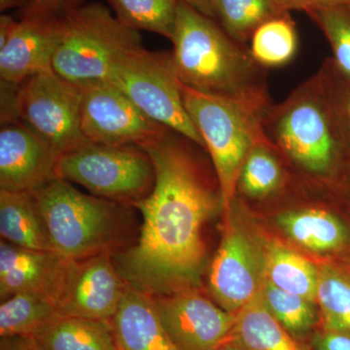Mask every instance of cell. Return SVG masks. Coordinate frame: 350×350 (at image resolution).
Segmentation results:
<instances>
[{"label":"cell","instance_id":"1","mask_svg":"<svg viewBox=\"0 0 350 350\" xmlns=\"http://www.w3.org/2000/svg\"><path fill=\"white\" fill-rule=\"evenodd\" d=\"M202 147L170 129L142 147L153 163L155 184L133 206L142 217L137 243L113 259L129 285L152 297L197 288L204 269L202 231L223 211V200L215 170L200 156Z\"/></svg>","mask_w":350,"mask_h":350},{"label":"cell","instance_id":"2","mask_svg":"<svg viewBox=\"0 0 350 350\" xmlns=\"http://www.w3.org/2000/svg\"><path fill=\"white\" fill-rule=\"evenodd\" d=\"M172 41V68L182 84L202 93L271 105L266 71L250 49L182 0Z\"/></svg>","mask_w":350,"mask_h":350},{"label":"cell","instance_id":"3","mask_svg":"<svg viewBox=\"0 0 350 350\" xmlns=\"http://www.w3.org/2000/svg\"><path fill=\"white\" fill-rule=\"evenodd\" d=\"M262 128L280 157L308 176H330L347 149L317 72L267 108Z\"/></svg>","mask_w":350,"mask_h":350},{"label":"cell","instance_id":"4","mask_svg":"<svg viewBox=\"0 0 350 350\" xmlns=\"http://www.w3.org/2000/svg\"><path fill=\"white\" fill-rule=\"evenodd\" d=\"M33 195L53 251L66 259L114 252L128 243L129 206L84 194L57 177Z\"/></svg>","mask_w":350,"mask_h":350},{"label":"cell","instance_id":"5","mask_svg":"<svg viewBox=\"0 0 350 350\" xmlns=\"http://www.w3.org/2000/svg\"><path fill=\"white\" fill-rule=\"evenodd\" d=\"M180 82V81H179ZM184 107L200 133L222 193L223 211L231 213L239 174L250 151L268 137L262 116L269 105L202 93L180 82Z\"/></svg>","mask_w":350,"mask_h":350},{"label":"cell","instance_id":"6","mask_svg":"<svg viewBox=\"0 0 350 350\" xmlns=\"http://www.w3.org/2000/svg\"><path fill=\"white\" fill-rule=\"evenodd\" d=\"M53 71L73 84L107 81L124 57L144 47L139 31L101 3L71 4L57 15Z\"/></svg>","mask_w":350,"mask_h":350},{"label":"cell","instance_id":"7","mask_svg":"<svg viewBox=\"0 0 350 350\" xmlns=\"http://www.w3.org/2000/svg\"><path fill=\"white\" fill-rule=\"evenodd\" d=\"M57 178L79 184L96 197L126 206L153 190L155 170L147 152L137 145L87 144L57 157Z\"/></svg>","mask_w":350,"mask_h":350},{"label":"cell","instance_id":"8","mask_svg":"<svg viewBox=\"0 0 350 350\" xmlns=\"http://www.w3.org/2000/svg\"><path fill=\"white\" fill-rule=\"evenodd\" d=\"M107 81L119 88L152 120L204 147V142L184 107L180 82L170 53L140 48L117 64Z\"/></svg>","mask_w":350,"mask_h":350},{"label":"cell","instance_id":"9","mask_svg":"<svg viewBox=\"0 0 350 350\" xmlns=\"http://www.w3.org/2000/svg\"><path fill=\"white\" fill-rule=\"evenodd\" d=\"M81 100L78 85L54 71L40 73L19 85L18 115L59 157L89 144L81 130Z\"/></svg>","mask_w":350,"mask_h":350},{"label":"cell","instance_id":"10","mask_svg":"<svg viewBox=\"0 0 350 350\" xmlns=\"http://www.w3.org/2000/svg\"><path fill=\"white\" fill-rule=\"evenodd\" d=\"M81 130L90 144L145 145L169 128L157 123L109 81L80 85Z\"/></svg>","mask_w":350,"mask_h":350},{"label":"cell","instance_id":"11","mask_svg":"<svg viewBox=\"0 0 350 350\" xmlns=\"http://www.w3.org/2000/svg\"><path fill=\"white\" fill-rule=\"evenodd\" d=\"M227 217L222 241L209 271L208 287L219 306L237 314L264 289L265 250Z\"/></svg>","mask_w":350,"mask_h":350},{"label":"cell","instance_id":"12","mask_svg":"<svg viewBox=\"0 0 350 350\" xmlns=\"http://www.w3.org/2000/svg\"><path fill=\"white\" fill-rule=\"evenodd\" d=\"M152 298L179 350H215L232 340L237 314L214 305L197 288Z\"/></svg>","mask_w":350,"mask_h":350},{"label":"cell","instance_id":"13","mask_svg":"<svg viewBox=\"0 0 350 350\" xmlns=\"http://www.w3.org/2000/svg\"><path fill=\"white\" fill-rule=\"evenodd\" d=\"M113 255L105 252L70 260L57 300L59 314L111 321L129 285L119 273Z\"/></svg>","mask_w":350,"mask_h":350},{"label":"cell","instance_id":"14","mask_svg":"<svg viewBox=\"0 0 350 350\" xmlns=\"http://www.w3.org/2000/svg\"><path fill=\"white\" fill-rule=\"evenodd\" d=\"M57 157L22 121L1 124L0 189L33 194L57 178Z\"/></svg>","mask_w":350,"mask_h":350},{"label":"cell","instance_id":"15","mask_svg":"<svg viewBox=\"0 0 350 350\" xmlns=\"http://www.w3.org/2000/svg\"><path fill=\"white\" fill-rule=\"evenodd\" d=\"M59 13L24 16L13 36L0 49V77L21 84L27 78L53 71V57L59 39Z\"/></svg>","mask_w":350,"mask_h":350},{"label":"cell","instance_id":"16","mask_svg":"<svg viewBox=\"0 0 350 350\" xmlns=\"http://www.w3.org/2000/svg\"><path fill=\"white\" fill-rule=\"evenodd\" d=\"M70 260L54 251L25 250L0 243V299L22 292L50 297L57 303Z\"/></svg>","mask_w":350,"mask_h":350},{"label":"cell","instance_id":"17","mask_svg":"<svg viewBox=\"0 0 350 350\" xmlns=\"http://www.w3.org/2000/svg\"><path fill=\"white\" fill-rule=\"evenodd\" d=\"M111 324L120 350H179L165 330L153 298L131 285Z\"/></svg>","mask_w":350,"mask_h":350},{"label":"cell","instance_id":"18","mask_svg":"<svg viewBox=\"0 0 350 350\" xmlns=\"http://www.w3.org/2000/svg\"><path fill=\"white\" fill-rule=\"evenodd\" d=\"M1 241L25 250L53 251L47 228L33 194L0 189Z\"/></svg>","mask_w":350,"mask_h":350},{"label":"cell","instance_id":"19","mask_svg":"<svg viewBox=\"0 0 350 350\" xmlns=\"http://www.w3.org/2000/svg\"><path fill=\"white\" fill-rule=\"evenodd\" d=\"M29 337L42 350H120L111 321L59 314Z\"/></svg>","mask_w":350,"mask_h":350},{"label":"cell","instance_id":"20","mask_svg":"<svg viewBox=\"0 0 350 350\" xmlns=\"http://www.w3.org/2000/svg\"><path fill=\"white\" fill-rule=\"evenodd\" d=\"M232 340L243 350H312L271 314L262 292L237 313Z\"/></svg>","mask_w":350,"mask_h":350},{"label":"cell","instance_id":"21","mask_svg":"<svg viewBox=\"0 0 350 350\" xmlns=\"http://www.w3.org/2000/svg\"><path fill=\"white\" fill-rule=\"evenodd\" d=\"M280 224L297 243L317 252L340 248L347 230L335 215L320 208H306L280 216Z\"/></svg>","mask_w":350,"mask_h":350},{"label":"cell","instance_id":"22","mask_svg":"<svg viewBox=\"0 0 350 350\" xmlns=\"http://www.w3.org/2000/svg\"><path fill=\"white\" fill-rule=\"evenodd\" d=\"M266 282L288 293L317 301L319 273L308 260L280 243L265 248Z\"/></svg>","mask_w":350,"mask_h":350},{"label":"cell","instance_id":"23","mask_svg":"<svg viewBox=\"0 0 350 350\" xmlns=\"http://www.w3.org/2000/svg\"><path fill=\"white\" fill-rule=\"evenodd\" d=\"M213 8L226 33L244 46L267 21L290 12L282 0H213Z\"/></svg>","mask_w":350,"mask_h":350},{"label":"cell","instance_id":"24","mask_svg":"<svg viewBox=\"0 0 350 350\" xmlns=\"http://www.w3.org/2000/svg\"><path fill=\"white\" fill-rule=\"evenodd\" d=\"M59 314L56 301L45 295H12L0 305V337H29Z\"/></svg>","mask_w":350,"mask_h":350},{"label":"cell","instance_id":"25","mask_svg":"<svg viewBox=\"0 0 350 350\" xmlns=\"http://www.w3.org/2000/svg\"><path fill=\"white\" fill-rule=\"evenodd\" d=\"M250 42L251 57L265 69L291 63L298 51L299 38L290 12L267 21L258 27Z\"/></svg>","mask_w":350,"mask_h":350},{"label":"cell","instance_id":"26","mask_svg":"<svg viewBox=\"0 0 350 350\" xmlns=\"http://www.w3.org/2000/svg\"><path fill=\"white\" fill-rule=\"evenodd\" d=\"M280 157L269 139L258 144L241 167L237 193L262 199L280 190L285 179Z\"/></svg>","mask_w":350,"mask_h":350},{"label":"cell","instance_id":"27","mask_svg":"<svg viewBox=\"0 0 350 350\" xmlns=\"http://www.w3.org/2000/svg\"><path fill=\"white\" fill-rule=\"evenodd\" d=\"M116 17L135 31L155 32L172 40L179 0H108Z\"/></svg>","mask_w":350,"mask_h":350},{"label":"cell","instance_id":"28","mask_svg":"<svg viewBox=\"0 0 350 350\" xmlns=\"http://www.w3.org/2000/svg\"><path fill=\"white\" fill-rule=\"evenodd\" d=\"M306 13L319 25L330 43L332 64L350 81V6L317 7Z\"/></svg>","mask_w":350,"mask_h":350},{"label":"cell","instance_id":"29","mask_svg":"<svg viewBox=\"0 0 350 350\" xmlns=\"http://www.w3.org/2000/svg\"><path fill=\"white\" fill-rule=\"evenodd\" d=\"M317 301L323 327L350 334V280L333 269L319 273Z\"/></svg>","mask_w":350,"mask_h":350},{"label":"cell","instance_id":"30","mask_svg":"<svg viewBox=\"0 0 350 350\" xmlns=\"http://www.w3.org/2000/svg\"><path fill=\"white\" fill-rule=\"evenodd\" d=\"M262 298L271 314L293 335L306 333L317 322L312 301L266 282Z\"/></svg>","mask_w":350,"mask_h":350},{"label":"cell","instance_id":"31","mask_svg":"<svg viewBox=\"0 0 350 350\" xmlns=\"http://www.w3.org/2000/svg\"><path fill=\"white\" fill-rule=\"evenodd\" d=\"M317 75L323 85L345 147L350 149V81L338 72L331 59L324 61Z\"/></svg>","mask_w":350,"mask_h":350},{"label":"cell","instance_id":"32","mask_svg":"<svg viewBox=\"0 0 350 350\" xmlns=\"http://www.w3.org/2000/svg\"><path fill=\"white\" fill-rule=\"evenodd\" d=\"M315 350H350V334L323 327L313 340Z\"/></svg>","mask_w":350,"mask_h":350},{"label":"cell","instance_id":"33","mask_svg":"<svg viewBox=\"0 0 350 350\" xmlns=\"http://www.w3.org/2000/svg\"><path fill=\"white\" fill-rule=\"evenodd\" d=\"M73 4L70 0H33L25 7L24 16H50L63 11Z\"/></svg>","mask_w":350,"mask_h":350},{"label":"cell","instance_id":"34","mask_svg":"<svg viewBox=\"0 0 350 350\" xmlns=\"http://www.w3.org/2000/svg\"><path fill=\"white\" fill-rule=\"evenodd\" d=\"M282 1L287 10H301L304 12L321 6H350V0H282Z\"/></svg>","mask_w":350,"mask_h":350},{"label":"cell","instance_id":"35","mask_svg":"<svg viewBox=\"0 0 350 350\" xmlns=\"http://www.w3.org/2000/svg\"><path fill=\"white\" fill-rule=\"evenodd\" d=\"M0 350H42L34 342L33 338L27 336L1 338Z\"/></svg>","mask_w":350,"mask_h":350},{"label":"cell","instance_id":"36","mask_svg":"<svg viewBox=\"0 0 350 350\" xmlns=\"http://www.w3.org/2000/svg\"><path fill=\"white\" fill-rule=\"evenodd\" d=\"M18 23L19 22L14 20L11 16L1 15L0 17V49L6 45L9 39L13 36Z\"/></svg>","mask_w":350,"mask_h":350},{"label":"cell","instance_id":"37","mask_svg":"<svg viewBox=\"0 0 350 350\" xmlns=\"http://www.w3.org/2000/svg\"><path fill=\"white\" fill-rule=\"evenodd\" d=\"M182 1L185 2L195 10L199 11L200 13L214 19L213 0H182Z\"/></svg>","mask_w":350,"mask_h":350},{"label":"cell","instance_id":"38","mask_svg":"<svg viewBox=\"0 0 350 350\" xmlns=\"http://www.w3.org/2000/svg\"><path fill=\"white\" fill-rule=\"evenodd\" d=\"M33 0H0V10L1 12L16 7H27Z\"/></svg>","mask_w":350,"mask_h":350},{"label":"cell","instance_id":"39","mask_svg":"<svg viewBox=\"0 0 350 350\" xmlns=\"http://www.w3.org/2000/svg\"><path fill=\"white\" fill-rule=\"evenodd\" d=\"M215 350H243L238 344L234 342V340H231V342H227V344L221 345L220 347H218L217 349Z\"/></svg>","mask_w":350,"mask_h":350},{"label":"cell","instance_id":"40","mask_svg":"<svg viewBox=\"0 0 350 350\" xmlns=\"http://www.w3.org/2000/svg\"><path fill=\"white\" fill-rule=\"evenodd\" d=\"M71 2H75V0H70Z\"/></svg>","mask_w":350,"mask_h":350}]
</instances>
